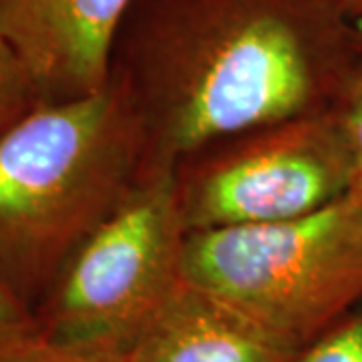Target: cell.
<instances>
[{"mask_svg":"<svg viewBox=\"0 0 362 362\" xmlns=\"http://www.w3.org/2000/svg\"><path fill=\"white\" fill-rule=\"evenodd\" d=\"M361 61L342 0H135L111 78L151 168L211 143L334 109Z\"/></svg>","mask_w":362,"mask_h":362,"instance_id":"6da1fadb","label":"cell"},{"mask_svg":"<svg viewBox=\"0 0 362 362\" xmlns=\"http://www.w3.org/2000/svg\"><path fill=\"white\" fill-rule=\"evenodd\" d=\"M149 169L141 123L113 81L37 105L0 135V284L35 314Z\"/></svg>","mask_w":362,"mask_h":362,"instance_id":"7a4b0ae2","label":"cell"},{"mask_svg":"<svg viewBox=\"0 0 362 362\" xmlns=\"http://www.w3.org/2000/svg\"><path fill=\"white\" fill-rule=\"evenodd\" d=\"M183 276L306 350L362 304V192L292 220L192 232Z\"/></svg>","mask_w":362,"mask_h":362,"instance_id":"3957f363","label":"cell"},{"mask_svg":"<svg viewBox=\"0 0 362 362\" xmlns=\"http://www.w3.org/2000/svg\"><path fill=\"white\" fill-rule=\"evenodd\" d=\"M187 235L175 169L151 168L40 302L37 332L59 346L119 362L185 280Z\"/></svg>","mask_w":362,"mask_h":362,"instance_id":"277c9868","label":"cell"},{"mask_svg":"<svg viewBox=\"0 0 362 362\" xmlns=\"http://www.w3.org/2000/svg\"><path fill=\"white\" fill-rule=\"evenodd\" d=\"M352 185V159L334 109L226 137L175 168L189 233L300 218Z\"/></svg>","mask_w":362,"mask_h":362,"instance_id":"5b68a950","label":"cell"},{"mask_svg":"<svg viewBox=\"0 0 362 362\" xmlns=\"http://www.w3.org/2000/svg\"><path fill=\"white\" fill-rule=\"evenodd\" d=\"M135 0H0V33L26 66L39 103L109 85L117 33Z\"/></svg>","mask_w":362,"mask_h":362,"instance_id":"8992f818","label":"cell"},{"mask_svg":"<svg viewBox=\"0 0 362 362\" xmlns=\"http://www.w3.org/2000/svg\"><path fill=\"white\" fill-rule=\"evenodd\" d=\"M304 350L183 280L119 362H300Z\"/></svg>","mask_w":362,"mask_h":362,"instance_id":"52a82bcc","label":"cell"},{"mask_svg":"<svg viewBox=\"0 0 362 362\" xmlns=\"http://www.w3.org/2000/svg\"><path fill=\"white\" fill-rule=\"evenodd\" d=\"M39 105L30 75L0 33V135Z\"/></svg>","mask_w":362,"mask_h":362,"instance_id":"ba28073f","label":"cell"},{"mask_svg":"<svg viewBox=\"0 0 362 362\" xmlns=\"http://www.w3.org/2000/svg\"><path fill=\"white\" fill-rule=\"evenodd\" d=\"M0 362H115L59 346L33 330L0 334Z\"/></svg>","mask_w":362,"mask_h":362,"instance_id":"9c48e42d","label":"cell"},{"mask_svg":"<svg viewBox=\"0 0 362 362\" xmlns=\"http://www.w3.org/2000/svg\"><path fill=\"white\" fill-rule=\"evenodd\" d=\"M300 362H362V304L314 340Z\"/></svg>","mask_w":362,"mask_h":362,"instance_id":"30bf717a","label":"cell"},{"mask_svg":"<svg viewBox=\"0 0 362 362\" xmlns=\"http://www.w3.org/2000/svg\"><path fill=\"white\" fill-rule=\"evenodd\" d=\"M334 111L352 159V171H354L352 187L362 192V57L358 65L350 73L349 81L334 105Z\"/></svg>","mask_w":362,"mask_h":362,"instance_id":"8fae6325","label":"cell"},{"mask_svg":"<svg viewBox=\"0 0 362 362\" xmlns=\"http://www.w3.org/2000/svg\"><path fill=\"white\" fill-rule=\"evenodd\" d=\"M33 328H37L33 310L0 284V334Z\"/></svg>","mask_w":362,"mask_h":362,"instance_id":"7c38bea8","label":"cell"},{"mask_svg":"<svg viewBox=\"0 0 362 362\" xmlns=\"http://www.w3.org/2000/svg\"><path fill=\"white\" fill-rule=\"evenodd\" d=\"M342 6H344V11L349 13L352 21L362 16V0H342Z\"/></svg>","mask_w":362,"mask_h":362,"instance_id":"4fadbf2b","label":"cell"},{"mask_svg":"<svg viewBox=\"0 0 362 362\" xmlns=\"http://www.w3.org/2000/svg\"><path fill=\"white\" fill-rule=\"evenodd\" d=\"M352 26H354V42H356V49H358L362 57V16L361 18H354Z\"/></svg>","mask_w":362,"mask_h":362,"instance_id":"5bb4252c","label":"cell"}]
</instances>
